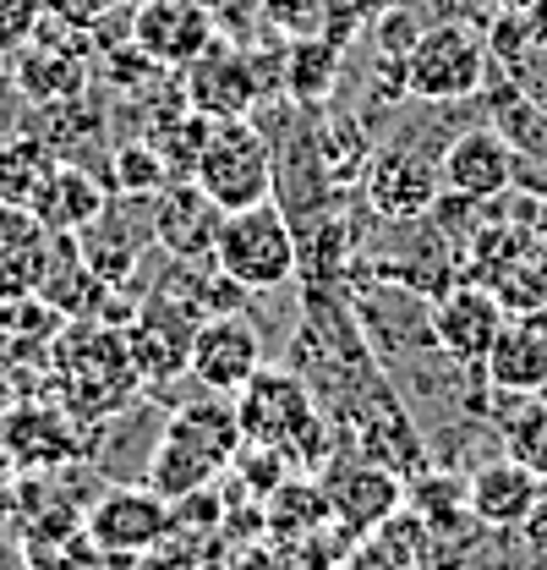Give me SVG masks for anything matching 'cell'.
Wrapping results in <instances>:
<instances>
[{"mask_svg":"<svg viewBox=\"0 0 547 570\" xmlns=\"http://www.w3.org/2000/svg\"><path fill=\"white\" fill-rule=\"evenodd\" d=\"M50 165H56V148L39 138V132L0 138V198L28 209V198L39 193V181L50 176Z\"/></svg>","mask_w":547,"mask_h":570,"instance_id":"obj_33","label":"cell"},{"mask_svg":"<svg viewBox=\"0 0 547 570\" xmlns=\"http://www.w3.org/2000/svg\"><path fill=\"white\" fill-rule=\"evenodd\" d=\"M170 181L176 176H170V165H165V154H159L153 138L116 142V154H110V193L116 198H159Z\"/></svg>","mask_w":547,"mask_h":570,"instance_id":"obj_34","label":"cell"},{"mask_svg":"<svg viewBox=\"0 0 547 570\" xmlns=\"http://www.w3.org/2000/svg\"><path fill=\"white\" fill-rule=\"evenodd\" d=\"M50 28V0H0V56H22Z\"/></svg>","mask_w":547,"mask_h":570,"instance_id":"obj_37","label":"cell"},{"mask_svg":"<svg viewBox=\"0 0 547 570\" xmlns=\"http://www.w3.org/2000/svg\"><path fill=\"white\" fill-rule=\"evenodd\" d=\"M531 236H537V247L547 253V193L531 198Z\"/></svg>","mask_w":547,"mask_h":570,"instance_id":"obj_39","label":"cell"},{"mask_svg":"<svg viewBox=\"0 0 547 570\" xmlns=\"http://www.w3.org/2000/svg\"><path fill=\"white\" fill-rule=\"evenodd\" d=\"M241 444L247 439H241L230 395H198V401L170 412V423L148 455V489L165 494L170 504L187 494H203L236 466Z\"/></svg>","mask_w":547,"mask_h":570,"instance_id":"obj_3","label":"cell"},{"mask_svg":"<svg viewBox=\"0 0 547 570\" xmlns=\"http://www.w3.org/2000/svg\"><path fill=\"white\" fill-rule=\"evenodd\" d=\"M203 6L219 17V28H225L230 39H241V33L258 22V6H263V0H203Z\"/></svg>","mask_w":547,"mask_h":570,"instance_id":"obj_38","label":"cell"},{"mask_svg":"<svg viewBox=\"0 0 547 570\" xmlns=\"http://www.w3.org/2000/svg\"><path fill=\"white\" fill-rule=\"evenodd\" d=\"M77 50H82V39L71 45L67 33H61V45H28V50H22V67H17L22 94H28V99H77V94H82Z\"/></svg>","mask_w":547,"mask_h":570,"instance_id":"obj_30","label":"cell"},{"mask_svg":"<svg viewBox=\"0 0 547 570\" xmlns=\"http://www.w3.org/2000/svg\"><path fill=\"white\" fill-rule=\"evenodd\" d=\"M335 566L340 570H427L432 566V532L406 504L389 521H378L372 532L350 538V549H345Z\"/></svg>","mask_w":547,"mask_h":570,"instance_id":"obj_22","label":"cell"},{"mask_svg":"<svg viewBox=\"0 0 547 570\" xmlns=\"http://www.w3.org/2000/svg\"><path fill=\"white\" fill-rule=\"evenodd\" d=\"M340 61L345 45L329 33H312V39H290L285 45V67H279V94L301 110H324L340 88Z\"/></svg>","mask_w":547,"mask_h":570,"instance_id":"obj_25","label":"cell"},{"mask_svg":"<svg viewBox=\"0 0 547 570\" xmlns=\"http://www.w3.org/2000/svg\"><path fill=\"white\" fill-rule=\"evenodd\" d=\"M213 264L241 281L247 291H279V285L296 281L301 269V247H296V230L279 204H252V209L225 214L219 225V242H213Z\"/></svg>","mask_w":547,"mask_h":570,"instance_id":"obj_6","label":"cell"},{"mask_svg":"<svg viewBox=\"0 0 547 570\" xmlns=\"http://www.w3.org/2000/svg\"><path fill=\"white\" fill-rule=\"evenodd\" d=\"M198 330H203V313L176 302V296H165V291H148L137 302V318L127 324V346H132V362L142 373V390L176 384L192 367Z\"/></svg>","mask_w":547,"mask_h":570,"instance_id":"obj_9","label":"cell"},{"mask_svg":"<svg viewBox=\"0 0 547 570\" xmlns=\"http://www.w3.org/2000/svg\"><path fill=\"white\" fill-rule=\"evenodd\" d=\"M329 570H340V566H329Z\"/></svg>","mask_w":547,"mask_h":570,"instance_id":"obj_42","label":"cell"},{"mask_svg":"<svg viewBox=\"0 0 547 570\" xmlns=\"http://www.w3.org/2000/svg\"><path fill=\"white\" fill-rule=\"evenodd\" d=\"M444 193V170L438 154H427L421 142H378L372 165L361 176V204L384 225H410L438 204Z\"/></svg>","mask_w":547,"mask_h":570,"instance_id":"obj_8","label":"cell"},{"mask_svg":"<svg viewBox=\"0 0 547 570\" xmlns=\"http://www.w3.org/2000/svg\"><path fill=\"white\" fill-rule=\"evenodd\" d=\"M219 33L225 28L203 0H137L132 22H127V39L159 71H187L198 56H208Z\"/></svg>","mask_w":547,"mask_h":570,"instance_id":"obj_11","label":"cell"},{"mask_svg":"<svg viewBox=\"0 0 547 570\" xmlns=\"http://www.w3.org/2000/svg\"><path fill=\"white\" fill-rule=\"evenodd\" d=\"M44 379H50V395L82 428L110 423L121 406H132L142 395V373L132 362L127 330H116L105 318H71L67 330L50 341Z\"/></svg>","mask_w":547,"mask_h":570,"instance_id":"obj_1","label":"cell"},{"mask_svg":"<svg viewBox=\"0 0 547 570\" xmlns=\"http://www.w3.org/2000/svg\"><path fill=\"white\" fill-rule=\"evenodd\" d=\"M77 417L61 401H33V406H11V417L0 423V444L17 466H61L77 455Z\"/></svg>","mask_w":547,"mask_h":570,"instance_id":"obj_21","label":"cell"},{"mask_svg":"<svg viewBox=\"0 0 547 570\" xmlns=\"http://www.w3.org/2000/svg\"><path fill=\"white\" fill-rule=\"evenodd\" d=\"M110 291H116V285H105L88 269L77 236H50V264H44V275H39V296H44L61 318H99V307L110 302Z\"/></svg>","mask_w":547,"mask_h":570,"instance_id":"obj_24","label":"cell"},{"mask_svg":"<svg viewBox=\"0 0 547 570\" xmlns=\"http://www.w3.org/2000/svg\"><path fill=\"white\" fill-rule=\"evenodd\" d=\"M466 489H471V515H477V527H493V532H515V527H526L531 515H537V504H543L547 483L537 472H526L520 461H487L477 466L471 478H466Z\"/></svg>","mask_w":547,"mask_h":570,"instance_id":"obj_19","label":"cell"},{"mask_svg":"<svg viewBox=\"0 0 547 570\" xmlns=\"http://www.w3.org/2000/svg\"><path fill=\"white\" fill-rule=\"evenodd\" d=\"M318 483L329 494V510L345 527V538H361L378 521H389L395 510H406V489H410L406 472H395L384 461H367V455H335L318 472Z\"/></svg>","mask_w":547,"mask_h":570,"instance_id":"obj_10","label":"cell"},{"mask_svg":"<svg viewBox=\"0 0 547 570\" xmlns=\"http://www.w3.org/2000/svg\"><path fill=\"white\" fill-rule=\"evenodd\" d=\"M481 384L493 395H543L547 390V307L537 313H509V324L498 330L493 352L481 356Z\"/></svg>","mask_w":547,"mask_h":570,"instance_id":"obj_17","label":"cell"},{"mask_svg":"<svg viewBox=\"0 0 547 570\" xmlns=\"http://www.w3.org/2000/svg\"><path fill=\"white\" fill-rule=\"evenodd\" d=\"M236 423H241V439L247 444H263V450H279L296 472H324L340 450H335V423L324 417L312 384L296 373V367H258L236 395Z\"/></svg>","mask_w":547,"mask_h":570,"instance_id":"obj_2","label":"cell"},{"mask_svg":"<svg viewBox=\"0 0 547 570\" xmlns=\"http://www.w3.org/2000/svg\"><path fill=\"white\" fill-rule=\"evenodd\" d=\"M498 6H504V11H531L537 0H498Z\"/></svg>","mask_w":547,"mask_h":570,"instance_id":"obj_41","label":"cell"},{"mask_svg":"<svg viewBox=\"0 0 547 570\" xmlns=\"http://www.w3.org/2000/svg\"><path fill=\"white\" fill-rule=\"evenodd\" d=\"M410 483H416V494L406 489V504L427 521L432 538H460V532L477 521V515H471V489H466L460 478H432V472L421 478V472H416Z\"/></svg>","mask_w":547,"mask_h":570,"instance_id":"obj_31","label":"cell"},{"mask_svg":"<svg viewBox=\"0 0 547 570\" xmlns=\"http://www.w3.org/2000/svg\"><path fill=\"white\" fill-rule=\"evenodd\" d=\"M208 132H213V116L192 110L187 99L170 110V121H159L153 142H159V154H165V165H170L176 181H192V170H198V159H203V148H208Z\"/></svg>","mask_w":547,"mask_h":570,"instance_id":"obj_35","label":"cell"},{"mask_svg":"<svg viewBox=\"0 0 547 570\" xmlns=\"http://www.w3.org/2000/svg\"><path fill=\"white\" fill-rule=\"evenodd\" d=\"M427 313H432V341H438V352L449 356L455 367H481V356L493 352L498 330L509 324L504 302L481 281H466V275L449 285L444 296H432Z\"/></svg>","mask_w":547,"mask_h":570,"instance_id":"obj_14","label":"cell"},{"mask_svg":"<svg viewBox=\"0 0 547 570\" xmlns=\"http://www.w3.org/2000/svg\"><path fill=\"white\" fill-rule=\"evenodd\" d=\"M438 170H444V193H460V198H477V204H498L520 181V148L504 138L493 121H477V127H460L455 138L444 142Z\"/></svg>","mask_w":547,"mask_h":570,"instance_id":"obj_12","label":"cell"},{"mask_svg":"<svg viewBox=\"0 0 547 570\" xmlns=\"http://www.w3.org/2000/svg\"><path fill=\"white\" fill-rule=\"evenodd\" d=\"M335 22V0H263L258 6V28L274 39H312V33H329Z\"/></svg>","mask_w":547,"mask_h":570,"instance_id":"obj_36","label":"cell"},{"mask_svg":"<svg viewBox=\"0 0 547 570\" xmlns=\"http://www.w3.org/2000/svg\"><path fill=\"white\" fill-rule=\"evenodd\" d=\"M504 412H498V439H504V455L520 461L526 472H537L547 483V390L543 395H498Z\"/></svg>","mask_w":547,"mask_h":570,"instance_id":"obj_29","label":"cell"},{"mask_svg":"<svg viewBox=\"0 0 547 570\" xmlns=\"http://www.w3.org/2000/svg\"><path fill=\"white\" fill-rule=\"evenodd\" d=\"M279 67H285V56L247 50L230 33H219L208 45V56H198L181 71V99L213 121H236V116H252L263 99L279 94Z\"/></svg>","mask_w":547,"mask_h":570,"instance_id":"obj_4","label":"cell"},{"mask_svg":"<svg viewBox=\"0 0 547 570\" xmlns=\"http://www.w3.org/2000/svg\"><path fill=\"white\" fill-rule=\"evenodd\" d=\"M192 181H198L225 214L269 204L274 198V142H269V132H263L252 116L213 121Z\"/></svg>","mask_w":547,"mask_h":570,"instance_id":"obj_7","label":"cell"},{"mask_svg":"<svg viewBox=\"0 0 547 570\" xmlns=\"http://www.w3.org/2000/svg\"><path fill=\"white\" fill-rule=\"evenodd\" d=\"M77 247H82V258H88V269L99 281L121 291L132 281V269L142 264V253L159 247L153 242V198H121L116 204V193H110V209L99 214L88 230H77Z\"/></svg>","mask_w":547,"mask_h":570,"instance_id":"obj_15","label":"cell"},{"mask_svg":"<svg viewBox=\"0 0 547 570\" xmlns=\"http://www.w3.org/2000/svg\"><path fill=\"white\" fill-rule=\"evenodd\" d=\"M263 367V335L258 324H247L241 313H219L203 318L198 341H192V384H203L208 395H236L252 373Z\"/></svg>","mask_w":547,"mask_h":570,"instance_id":"obj_16","label":"cell"},{"mask_svg":"<svg viewBox=\"0 0 547 570\" xmlns=\"http://www.w3.org/2000/svg\"><path fill=\"white\" fill-rule=\"evenodd\" d=\"M28 560H33V570H88L93 560H105V554L88 538V515H77V510H44V515H33Z\"/></svg>","mask_w":547,"mask_h":570,"instance_id":"obj_26","label":"cell"},{"mask_svg":"<svg viewBox=\"0 0 547 570\" xmlns=\"http://www.w3.org/2000/svg\"><path fill=\"white\" fill-rule=\"evenodd\" d=\"M481 285L504 302V313H537V307H547V253L531 242L515 258H504L498 269H487Z\"/></svg>","mask_w":547,"mask_h":570,"instance_id":"obj_32","label":"cell"},{"mask_svg":"<svg viewBox=\"0 0 547 570\" xmlns=\"http://www.w3.org/2000/svg\"><path fill=\"white\" fill-rule=\"evenodd\" d=\"M219 225H225V209L198 181H170L153 198V242L165 247V258H213Z\"/></svg>","mask_w":547,"mask_h":570,"instance_id":"obj_18","label":"cell"},{"mask_svg":"<svg viewBox=\"0 0 547 570\" xmlns=\"http://www.w3.org/2000/svg\"><path fill=\"white\" fill-rule=\"evenodd\" d=\"M526 17H531V28H537V39H543V45H547V0H537V6H531Z\"/></svg>","mask_w":547,"mask_h":570,"instance_id":"obj_40","label":"cell"},{"mask_svg":"<svg viewBox=\"0 0 547 570\" xmlns=\"http://www.w3.org/2000/svg\"><path fill=\"white\" fill-rule=\"evenodd\" d=\"M493 77V50L487 33H477L471 22L449 17V22H427L406 67V94L427 99V105H460L477 99Z\"/></svg>","mask_w":547,"mask_h":570,"instance_id":"obj_5","label":"cell"},{"mask_svg":"<svg viewBox=\"0 0 547 570\" xmlns=\"http://www.w3.org/2000/svg\"><path fill=\"white\" fill-rule=\"evenodd\" d=\"M28 209L50 236H77V230H88L99 214L110 209V187L93 170H82L71 159H56L50 176L39 181V193L28 198Z\"/></svg>","mask_w":547,"mask_h":570,"instance_id":"obj_20","label":"cell"},{"mask_svg":"<svg viewBox=\"0 0 547 570\" xmlns=\"http://www.w3.org/2000/svg\"><path fill=\"white\" fill-rule=\"evenodd\" d=\"M372 71H378V94H389V99H406V67H410V50H416V39H421V17L410 11V6H384L378 17H372Z\"/></svg>","mask_w":547,"mask_h":570,"instance_id":"obj_28","label":"cell"},{"mask_svg":"<svg viewBox=\"0 0 547 570\" xmlns=\"http://www.w3.org/2000/svg\"><path fill=\"white\" fill-rule=\"evenodd\" d=\"M44 264H50V230L33 219V209L0 198V302L33 296Z\"/></svg>","mask_w":547,"mask_h":570,"instance_id":"obj_23","label":"cell"},{"mask_svg":"<svg viewBox=\"0 0 547 570\" xmlns=\"http://www.w3.org/2000/svg\"><path fill=\"white\" fill-rule=\"evenodd\" d=\"M170 527H176V504L153 489H110L88 510V538L105 560H132L159 549Z\"/></svg>","mask_w":547,"mask_h":570,"instance_id":"obj_13","label":"cell"},{"mask_svg":"<svg viewBox=\"0 0 547 570\" xmlns=\"http://www.w3.org/2000/svg\"><path fill=\"white\" fill-rule=\"evenodd\" d=\"M372 148H378V138L367 132L361 116L335 110V105L318 110V154H324V165H329V176H335L340 193L345 187H361V176L372 165Z\"/></svg>","mask_w":547,"mask_h":570,"instance_id":"obj_27","label":"cell"}]
</instances>
